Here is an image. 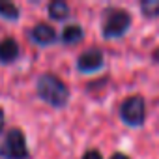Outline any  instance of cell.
I'll return each mask as SVG.
<instances>
[{"instance_id": "obj_1", "label": "cell", "mask_w": 159, "mask_h": 159, "mask_svg": "<svg viewBox=\"0 0 159 159\" xmlns=\"http://www.w3.org/2000/svg\"><path fill=\"white\" fill-rule=\"evenodd\" d=\"M38 96L51 107H64L69 99V90L58 77L45 73L38 79Z\"/></svg>"}, {"instance_id": "obj_2", "label": "cell", "mask_w": 159, "mask_h": 159, "mask_svg": "<svg viewBox=\"0 0 159 159\" xmlns=\"http://www.w3.org/2000/svg\"><path fill=\"white\" fill-rule=\"evenodd\" d=\"M0 155L6 159H26L28 150H26V139L21 129H10L6 135L4 142L0 144Z\"/></svg>"}, {"instance_id": "obj_3", "label": "cell", "mask_w": 159, "mask_h": 159, "mask_svg": "<svg viewBox=\"0 0 159 159\" xmlns=\"http://www.w3.org/2000/svg\"><path fill=\"white\" fill-rule=\"evenodd\" d=\"M120 116L127 125H142L144 118H146V103L140 96H131L127 98L122 107H120Z\"/></svg>"}, {"instance_id": "obj_4", "label": "cell", "mask_w": 159, "mask_h": 159, "mask_svg": "<svg viewBox=\"0 0 159 159\" xmlns=\"http://www.w3.org/2000/svg\"><path fill=\"white\" fill-rule=\"evenodd\" d=\"M131 26V15L125 10H114L105 17L103 23V36L105 38H120Z\"/></svg>"}, {"instance_id": "obj_5", "label": "cell", "mask_w": 159, "mask_h": 159, "mask_svg": "<svg viewBox=\"0 0 159 159\" xmlns=\"http://www.w3.org/2000/svg\"><path fill=\"white\" fill-rule=\"evenodd\" d=\"M101 66H103V52L99 49H90V51L83 52L79 56V62H77L79 71H83V73L98 71Z\"/></svg>"}, {"instance_id": "obj_6", "label": "cell", "mask_w": 159, "mask_h": 159, "mask_svg": "<svg viewBox=\"0 0 159 159\" xmlns=\"http://www.w3.org/2000/svg\"><path fill=\"white\" fill-rule=\"evenodd\" d=\"M30 36H32V39H34L36 43H39V45H49V43H52V41L56 39V32H54V28L49 26V25H45V23L36 25V26L32 28Z\"/></svg>"}, {"instance_id": "obj_7", "label": "cell", "mask_w": 159, "mask_h": 159, "mask_svg": "<svg viewBox=\"0 0 159 159\" xmlns=\"http://www.w3.org/2000/svg\"><path fill=\"white\" fill-rule=\"evenodd\" d=\"M19 56V45L13 38H6L0 41V62L10 64Z\"/></svg>"}, {"instance_id": "obj_8", "label": "cell", "mask_w": 159, "mask_h": 159, "mask_svg": "<svg viewBox=\"0 0 159 159\" xmlns=\"http://www.w3.org/2000/svg\"><path fill=\"white\" fill-rule=\"evenodd\" d=\"M83 38H84V30L79 26V25H69V26H66L64 32H62V41H64L66 45L79 43Z\"/></svg>"}, {"instance_id": "obj_9", "label": "cell", "mask_w": 159, "mask_h": 159, "mask_svg": "<svg viewBox=\"0 0 159 159\" xmlns=\"http://www.w3.org/2000/svg\"><path fill=\"white\" fill-rule=\"evenodd\" d=\"M49 17L54 21H64L69 17V6L62 0H54L49 4Z\"/></svg>"}, {"instance_id": "obj_10", "label": "cell", "mask_w": 159, "mask_h": 159, "mask_svg": "<svg viewBox=\"0 0 159 159\" xmlns=\"http://www.w3.org/2000/svg\"><path fill=\"white\" fill-rule=\"evenodd\" d=\"M0 15L4 19H11L17 21L19 19V8L11 2H6V0H0Z\"/></svg>"}, {"instance_id": "obj_11", "label": "cell", "mask_w": 159, "mask_h": 159, "mask_svg": "<svg viewBox=\"0 0 159 159\" xmlns=\"http://www.w3.org/2000/svg\"><path fill=\"white\" fill-rule=\"evenodd\" d=\"M140 11L146 17H157L159 15V0H144L140 4Z\"/></svg>"}, {"instance_id": "obj_12", "label": "cell", "mask_w": 159, "mask_h": 159, "mask_svg": "<svg viewBox=\"0 0 159 159\" xmlns=\"http://www.w3.org/2000/svg\"><path fill=\"white\" fill-rule=\"evenodd\" d=\"M83 159H103V155H101L98 150H88V152L83 155Z\"/></svg>"}, {"instance_id": "obj_13", "label": "cell", "mask_w": 159, "mask_h": 159, "mask_svg": "<svg viewBox=\"0 0 159 159\" xmlns=\"http://www.w3.org/2000/svg\"><path fill=\"white\" fill-rule=\"evenodd\" d=\"M4 129V111L0 109V131Z\"/></svg>"}, {"instance_id": "obj_14", "label": "cell", "mask_w": 159, "mask_h": 159, "mask_svg": "<svg viewBox=\"0 0 159 159\" xmlns=\"http://www.w3.org/2000/svg\"><path fill=\"white\" fill-rule=\"evenodd\" d=\"M111 159H129V157H127V155H124V153H114Z\"/></svg>"}, {"instance_id": "obj_15", "label": "cell", "mask_w": 159, "mask_h": 159, "mask_svg": "<svg viewBox=\"0 0 159 159\" xmlns=\"http://www.w3.org/2000/svg\"><path fill=\"white\" fill-rule=\"evenodd\" d=\"M153 62H157V64H159V49L153 52Z\"/></svg>"}]
</instances>
